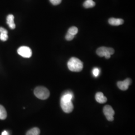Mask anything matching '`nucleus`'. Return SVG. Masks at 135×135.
<instances>
[{
    "instance_id": "nucleus-1",
    "label": "nucleus",
    "mask_w": 135,
    "mask_h": 135,
    "mask_svg": "<svg viewBox=\"0 0 135 135\" xmlns=\"http://www.w3.org/2000/svg\"><path fill=\"white\" fill-rule=\"evenodd\" d=\"M68 69L72 72H79L83 69V63L78 58L72 57L68 61L67 64Z\"/></svg>"
},
{
    "instance_id": "nucleus-2",
    "label": "nucleus",
    "mask_w": 135,
    "mask_h": 135,
    "mask_svg": "<svg viewBox=\"0 0 135 135\" xmlns=\"http://www.w3.org/2000/svg\"><path fill=\"white\" fill-rule=\"evenodd\" d=\"M35 96L41 100H46L48 98L50 93L48 89L46 87L39 86L36 87L34 90Z\"/></svg>"
},
{
    "instance_id": "nucleus-3",
    "label": "nucleus",
    "mask_w": 135,
    "mask_h": 135,
    "mask_svg": "<svg viewBox=\"0 0 135 135\" xmlns=\"http://www.w3.org/2000/svg\"><path fill=\"white\" fill-rule=\"evenodd\" d=\"M115 52L114 50L111 48H108L105 47H101L98 49L96 53L97 55L101 57H105L106 59H109L111 57V55H113Z\"/></svg>"
},
{
    "instance_id": "nucleus-4",
    "label": "nucleus",
    "mask_w": 135,
    "mask_h": 135,
    "mask_svg": "<svg viewBox=\"0 0 135 135\" xmlns=\"http://www.w3.org/2000/svg\"><path fill=\"white\" fill-rule=\"evenodd\" d=\"M17 52L18 54L24 58H30L32 55L31 49L27 46H22L18 49Z\"/></svg>"
},
{
    "instance_id": "nucleus-5",
    "label": "nucleus",
    "mask_w": 135,
    "mask_h": 135,
    "mask_svg": "<svg viewBox=\"0 0 135 135\" xmlns=\"http://www.w3.org/2000/svg\"><path fill=\"white\" fill-rule=\"evenodd\" d=\"M103 113L108 121H114V115H115V111L111 106L106 105L103 108Z\"/></svg>"
},
{
    "instance_id": "nucleus-6",
    "label": "nucleus",
    "mask_w": 135,
    "mask_h": 135,
    "mask_svg": "<svg viewBox=\"0 0 135 135\" xmlns=\"http://www.w3.org/2000/svg\"><path fill=\"white\" fill-rule=\"evenodd\" d=\"M61 107L63 111L66 113H70L74 109L72 102H64L61 101Z\"/></svg>"
},
{
    "instance_id": "nucleus-7",
    "label": "nucleus",
    "mask_w": 135,
    "mask_h": 135,
    "mask_svg": "<svg viewBox=\"0 0 135 135\" xmlns=\"http://www.w3.org/2000/svg\"><path fill=\"white\" fill-rule=\"evenodd\" d=\"M132 83V80L130 78H127L123 81H119L117 83L118 88L122 91H126L128 90L129 86Z\"/></svg>"
},
{
    "instance_id": "nucleus-8",
    "label": "nucleus",
    "mask_w": 135,
    "mask_h": 135,
    "mask_svg": "<svg viewBox=\"0 0 135 135\" xmlns=\"http://www.w3.org/2000/svg\"><path fill=\"white\" fill-rule=\"evenodd\" d=\"M95 99L97 102L100 104L105 103L107 101V98L104 96V94L102 92L97 93L95 95Z\"/></svg>"
},
{
    "instance_id": "nucleus-9",
    "label": "nucleus",
    "mask_w": 135,
    "mask_h": 135,
    "mask_svg": "<svg viewBox=\"0 0 135 135\" xmlns=\"http://www.w3.org/2000/svg\"><path fill=\"white\" fill-rule=\"evenodd\" d=\"M7 24L11 29H15L16 25L14 23V16L12 14L9 15L7 17Z\"/></svg>"
},
{
    "instance_id": "nucleus-10",
    "label": "nucleus",
    "mask_w": 135,
    "mask_h": 135,
    "mask_svg": "<svg viewBox=\"0 0 135 135\" xmlns=\"http://www.w3.org/2000/svg\"><path fill=\"white\" fill-rule=\"evenodd\" d=\"M124 21L122 19H116L111 18L109 20V23L112 26H119L123 24Z\"/></svg>"
},
{
    "instance_id": "nucleus-11",
    "label": "nucleus",
    "mask_w": 135,
    "mask_h": 135,
    "mask_svg": "<svg viewBox=\"0 0 135 135\" xmlns=\"http://www.w3.org/2000/svg\"><path fill=\"white\" fill-rule=\"evenodd\" d=\"M96 3L93 1V0H86L83 4V6L84 8L88 9L91 8L95 6Z\"/></svg>"
},
{
    "instance_id": "nucleus-12",
    "label": "nucleus",
    "mask_w": 135,
    "mask_h": 135,
    "mask_svg": "<svg viewBox=\"0 0 135 135\" xmlns=\"http://www.w3.org/2000/svg\"><path fill=\"white\" fill-rule=\"evenodd\" d=\"M40 130L37 127H35L30 129L26 133V135H40Z\"/></svg>"
},
{
    "instance_id": "nucleus-13",
    "label": "nucleus",
    "mask_w": 135,
    "mask_h": 135,
    "mask_svg": "<svg viewBox=\"0 0 135 135\" xmlns=\"http://www.w3.org/2000/svg\"><path fill=\"white\" fill-rule=\"evenodd\" d=\"M7 117V113L5 108L2 105H0V119L5 120Z\"/></svg>"
},
{
    "instance_id": "nucleus-14",
    "label": "nucleus",
    "mask_w": 135,
    "mask_h": 135,
    "mask_svg": "<svg viewBox=\"0 0 135 135\" xmlns=\"http://www.w3.org/2000/svg\"><path fill=\"white\" fill-rule=\"evenodd\" d=\"M78 32V29L77 27L74 26L71 27L68 30V33L72 34L74 36H75L76 34H77Z\"/></svg>"
},
{
    "instance_id": "nucleus-15",
    "label": "nucleus",
    "mask_w": 135,
    "mask_h": 135,
    "mask_svg": "<svg viewBox=\"0 0 135 135\" xmlns=\"http://www.w3.org/2000/svg\"><path fill=\"white\" fill-rule=\"evenodd\" d=\"M8 39V34L6 33H0V40L2 41H6Z\"/></svg>"
},
{
    "instance_id": "nucleus-16",
    "label": "nucleus",
    "mask_w": 135,
    "mask_h": 135,
    "mask_svg": "<svg viewBox=\"0 0 135 135\" xmlns=\"http://www.w3.org/2000/svg\"><path fill=\"white\" fill-rule=\"evenodd\" d=\"M100 73V70L99 68H95L93 69V74L94 76V77H97Z\"/></svg>"
},
{
    "instance_id": "nucleus-17",
    "label": "nucleus",
    "mask_w": 135,
    "mask_h": 135,
    "mask_svg": "<svg viewBox=\"0 0 135 135\" xmlns=\"http://www.w3.org/2000/svg\"><path fill=\"white\" fill-rule=\"evenodd\" d=\"M74 37H75V36L73 35L72 34H70L69 33H67V34H66V35L65 38L67 41H71L74 38Z\"/></svg>"
},
{
    "instance_id": "nucleus-18",
    "label": "nucleus",
    "mask_w": 135,
    "mask_h": 135,
    "mask_svg": "<svg viewBox=\"0 0 135 135\" xmlns=\"http://www.w3.org/2000/svg\"><path fill=\"white\" fill-rule=\"evenodd\" d=\"M50 2L55 6L59 5L61 2L62 0H50Z\"/></svg>"
},
{
    "instance_id": "nucleus-19",
    "label": "nucleus",
    "mask_w": 135,
    "mask_h": 135,
    "mask_svg": "<svg viewBox=\"0 0 135 135\" xmlns=\"http://www.w3.org/2000/svg\"><path fill=\"white\" fill-rule=\"evenodd\" d=\"M0 33H6L8 34V32L6 29H4L3 27H0Z\"/></svg>"
},
{
    "instance_id": "nucleus-20",
    "label": "nucleus",
    "mask_w": 135,
    "mask_h": 135,
    "mask_svg": "<svg viewBox=\"0 0 135 135\" xmlns=\"http://www.w3.org/2000/svg\"><path fill=\"white\" fill-rule=\"evenodd\" d=\"M2 135H9V134L7 131H4L2 133Z\"/></svg>"
}]
</instances>
